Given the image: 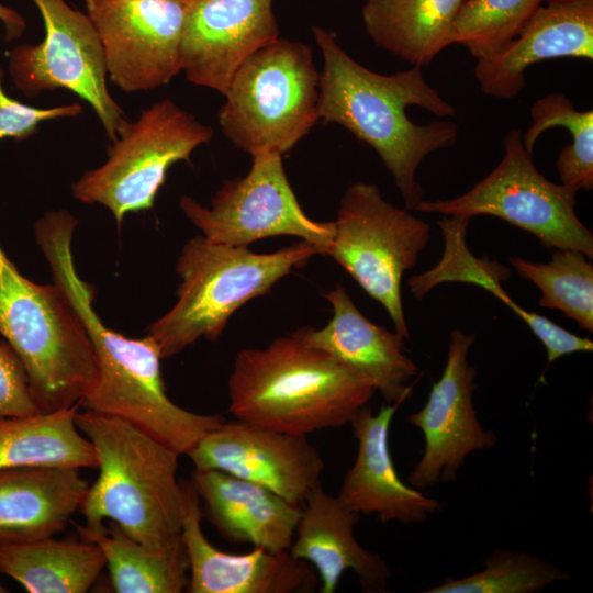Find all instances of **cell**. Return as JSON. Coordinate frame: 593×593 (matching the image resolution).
<instances>
[{
	"mask_svg": "<svg viewBox=\"0 0 593 593\" xmlns=\"http://www.w3.org/2000/svg\"><path fill=\"white\" fill-rule=\"evenodd\" d=\"M213 134L172 100H159L126 123L111 142L108 159L75 181L72 194L105 206L120 226L127 213L152 209L168 169L178 161L191 164L194 149Z\"/></svg>",
	"mask_w": 593,
	"mask_h": 593,
	"instance_id": "obj_8",
	"label": "cell"
},
{
	"mask_svg": "<svg viewBox=\"0 0 593 593\" xmlns=\"http://www.w3.org/2000/svg\"><path fill=\"white\" fill-rule=\"evenodd\" d=\"M334 224L328 256L384 307L394 331L409 338L402 279L428 245L430 225L394 206L376 184L363 181L346 189Z\"/></svg>",
	"mask_w": 593,
	"mask_h": 593,
	"instance_id": "obj_9",
	"label": "cell"
},
{
	"mask_svg": "<svg viewBox=\"0 0 593 593\" xmlns=\"http://www.w3.org/2000/svg\"><path fill=\"white\" fill-rule=\"evenodd\" d=\"M76 424L93 445L99 469L80 508L85 527L102 530L108 518L153 551L178 540L182 528L180 455L118 417L85 410L77 412Z\"/></svg>",
	"mask_w": 593,
	"mask_h": 593,
	"instance_id": "obj_3",
	"label": "cell"
},
{
	"mask_svg": "<svg viewBox=\"0 0 593 593\" xmlns=\"http://www.w3.org/2000/svg\"><path fill=\"white\" fill-rule=\"evenodd\" d=\"M569 573L547 560L524 551L496 548L484 567L462 578H447L425 593H537Z\"/></svg>",
	"mask_w": 593,
	"mask_h": 593,
	"instance_id": "obj_31",
	"label": "cell"
},
{
	"mask_svg": "<svg viewBox=\"0 0 593 593\" xmlns=\"http://www.w3.org/2000/svg\"><path fill=\"white\" fill-rule=\"evenodd\" d=\"M540 0H463L452 24L451 44L477 60L504 49L524 29Z\"/></svg>",
	"mask_w": 593,
	"mask_h": 593,
	"instance_id": "obj_32",
	"label": "cell"
},
{
	"mask_svg": "<svg viewBox=\"0 0 593 593\" xmlns=\"http://www.w3.org/2000/svg\"><path fill=\"white\" fill-rule=\"evenodd\" d=\"M575 249H552L547 262L510 257V262L524 279L540 291L541 307L558 310L578 326L593 332V264Z\"/></svg>",
	"mask_w": 593,
	"mask_h": 593,
	"instance_id": "obj_29",
	"label": "cell"
},
{
	"mask_svg": "<svg viewBox=\"0 0 593 593\" xmlns=\"http://www.w3.org/2000/svg\"><path fill=\"white\" fill-rule=\"evenodd\" d=\"M532 124L522 135L529 154L539 136L556 126L566 127L572 143L564 146L558 158L557 169L561 183L575 191L593 189V111L577 110L569 98L552 92L538 99L530 109Z\"/></svg>",
	"mask_w": 593,
	"mask_h": 593,
	"instance_id": "obj_30",
	"label": "cell"
},
{
	"mask_svg": "<svg viewBox=\"0 0 593 593\" xmlns=\"http://www.w3.org/2000/svg\"><path fill=\"white\" fill-rule=\"evenodd\" d=\"M0 334L27 374L40 412L79 404L98 379L93 344L61 289L35 283L0 246Z\"/></svg>",
	"mask_w": 593,
	"mask_h": 593,
	"instance_id": "obj_6",
	"label": "cell"
},
{
	"mask_svg": "<svg viewBox=\"0 0 593 593\" xmlns=\"http://www.w3.org/2000/svg\"><path fill=\"white\" fill-rule=\"evenodd\" d=\"M49 267L54 283L82 320L97 357L98 379L80 407L123 419L179 455H187L224 421L220 414L184 410L168 398L156 343L147 335L125 337L102 323L92 306V287L80 279L71 256H58Z\"/></svg>",
	"mask_w": 593,
	"mask_h": 593,
	"instance_id": "obj_4",
	"label": "cell"
},
{
	"mask_svg": "<svg viewBox=\"0 0 593 593\" xmlns=\"http://www.w3.org/2000/svg\"><path fill=\"white\" fill-rule=\"evenodd\" d=\"M463 0H366V33L381 49L424 67L451 45L454 20Z\"/></svg>",
	"mask_w": 593,
	"mask_h": 593,
	"instance_id": "obj_25",
	"label": "cell"
},
{
	"mask_svg": "<svg viewBox=\"0 0 593 593\" xmlns=\"http://www.w3.org/2000/svg\"><path fill=\"white\" fill-rule=\"evenodd\" d=\"M81 539L102 551L116 593H181L189 583V559L180 537L164 550L153 551L128 537L115 523L93 532L78 526Z\"/></svg>",
	"mask_w": 593,
	"mask_h": 593,
	"instance_id": "obj_28",
	"label": "cell"
},
{
	"mask_svg": "<svg viewBox=\"0 0 593 593\" xmlns=\"http://www.w3.org/2000/svg\"><path fill=\"white\" fill-rule=\"evenodd\" d=\"M79 407L0 419V469L97 468L94 447L76 424Z\"/></svg>",
	"mask_w": 593,
	"mask_h": 593,
	"instance_id": "obj_27",
	"label": "cell"
},
{
	"mask_svg": "<svg viewBox=\"0 0 593 593\" xmlns=\"http://www.w3.org/2000/svg\"><path fill=\"white\" fill-rule=\"evenodd\" d=\"M8 590L0 583V593H5Z\"/></svg>",
	"mask_w": 593,
	"mask_h": 593,
	"instance_id": "obj_36",
	"label": "cell"
},
{
	"mask_svg": "<svg viewBox=\"0 0 593 593\" xmlns=\"http://www.w3.org/2000/svg\"><path fill=\"white\" fill-rule=\"evenodd\" d=\"M318 86L311 47L279 36L234 74L219 111L221 131L251 157L282 156L318 122Z\"/></svg>",
	"mask_w": 593,
	"mask_h": 593,
	"instance_id": "obj_7",
	"label": "cell"
},
{
	"mask_svg": "<svg viewBox=\"0 0 593 593\" xmlns=\"http://www.w3.org/2000/svg\"><path fill=\"white\" fill-rule=\"evenodd\" d=\"M474 342V334L450 333L440 378L432 384L425 405L407 417L425 439L422 456L407 477L417 490L456 481L469 455L497 443V436L480 424L473 406L477 369L468 355Z\"/></svg>",
	"mask_w": 593,
	"mask_h": 593,
	"instance_id": "obj_14",
	"label": "cell"
},
{
	"mask_svg": "<svg viewBox=\"0 0 593 593\" xmlns=\"http://www.w3.org/2000/svg\"><path fill=\"white\" fill-rule=\"evenodd\" d=\"M0 23L4 27L7 42L18 40L22 36L26 27V22L16 10L0 2Z\"/></svg>",
	"mask_w": 593,
	"mask_h": 593,
	"instance_id": "obj_35",
	"label": "cell"
},
{
	"mask_svg": "<svg viewBox=\"0 0 593 593\" xmlns=\"http://www.w3.org/2000/svg\"><path fill=\"white\" fill-rule=\"evenodd\" d=\"M187 455L195 470L231 474L300 505L321 482L325 468L306 435L282 433L237 418L224 419Z\"/></svg>",
	"mask_w": 593,
	"mask_h": 593,
	"instance_id": "obj_15",
	"label": "cell"
},
{
	"mask_svg": "<svg viewBox=\"0 0 593 593\" xmlns=\"http://www.w3.org/2000/svg\"><path fill=\"white\" fill-rule=\"evenodd\" d=\"M191 481L203 503L202 515L225 540L289 550L302 512L300 504L217 470H195Z\"/></svg>",
	"mask_w": 593,
	"mask_h": 593,
	"instance_id": "obj_22",
	"label": "cell"
},
{
	"mask_svg": "<svg viewBox=\"0 0 593 593\" xmlns=\"http://www.w3.org/2000/svg\"><path fill=\"white\" fill-rule=\"evenodd\" d=\"M399 404H383L373 413L365 405L349 423L357 454L337 497L359 515H377L382 523L416 524L441 511V503L404 483L395 469L389 432Z\"/></svg>",
	"mask_w": 593,
	"mask_h": 593,
	"instance_id": "obj_19",
	"label": "cell"
},
{
	"mask_svg": "<svg viewBox=\"0 0 593 593\" xmlns=\"http://www.w3.org/2000/svg\"><path fill=\"white\" fill-rule=\"evenodd\" d=\"M40 412L32 395L27 374L15 351L0 343V419Z\"/></svg>",
	"mask_w": 593,
	"mask_h": 593,
	"instance_id": "obj_34",
	"label": "cell"
},
{
	"mask_svg": "<svg viewBox=\"0 0 593 593\" xmlns=\"http://www.w3.org/2000/svg\"><path fill=\"white\" fill-rule=\"evenodd\" d=\"M321 52L318 116L349 131L379 155L403 199L415 210L423 200L416 172L432 153L451 147L458 125L446 118L456 109L424 78L422 67L374 72L349 56L334 32L313 26Z\"/></svg>",
	"mask_w": 593,
	"mask_h": 593,
	"instance_id": "obj_1",
	"label": "cell"
},
{
	"mask_svg": "<svg viewBox=\"0 0 593 593\" xmlns=\"http://www.w3.org/2000/svg\"><path fill=\"white\" fill-rule=\"evenodd\" d=\"M104 567L101 549L85 539L0 544V572L30 593H86Z\"/></svg>",
	"mask_w": 593,
	"mask_h": 593,
	"instance_id": "obj_26",
	"label": "cell"
},
{
	"mask_svg": "<svg viewBox=\"0 0 593 593\" xmlns=\"http://www.w3.org/2000/svg\"><path fill=\"white\" fill-rule=\"evenodd\" d=\"M278 37L273 0H189L181 71L224 96L240 65Z\"/></svg>",
	"mask_w": 593,
	"mask_h": 593,
	"instance_id": "obj_16",
	"label": "cell"
},
{
	"mask_svg": "<svg viewBox=\"0 0 593 593\" xmlns=\"http://www.w3.org/2000/svg\"><path fill=\"white\" fill-rule=\"evenodd\" d=\"M181 537L189 559V593H311L318 578L307 562L288 550L261 547L230 553L214 547L202 527L201 501L192 481H181Z\"/></svg>",
	"mask_w": 593,
	"mask_h": 593,
	"instance_id": "obj_17",
	"label": "cell"
},
{
	"mask_svg": "<svg viewBox=\"0 0 593 593\" xmlns=\"http://www.w3.org/2000/svg\"><path fill=\"white\" fill-rule=\"evenodd\" d=\"M227 385L235 418L293 435L349 424L376 393L369 380L292 335L239 350Z\"/></svg>",
	"mask_w": 593,
	"mask_h": 593,
	"instance_id": "obj_2",
	"label": "cell"
},
{
	"mask_svg": "<svg viewBox=\"0 0 593 593\" xmlns=\"http://www.w3.org/2000/svg\"><path fill=\"white\" fill-rule=\"evenodd\" d=\"M563 57L593 59V0L540 3L504 49L477 61L474 77L483 93L512 99L525 87L527 68Z\"/></svg>",
	"mask_w": 593,
	"mask_h": 593,
	"instance_id": "obj_20",
	"label": "cell"
},
{
	"mask_svg": "<svg viewBox=\"0 0 593 593\" xmlns=\"http://www.w3.org/2000/svg\"><path fill=\"white\" fill-rule=\"evenodd\" d=\"M522 132L503 138L504 156L470 190L446 200H422L415 211L472 219L491 215L522 228L552 249H575L593 258V235L575 213L574 189L548 180L523 145Z\"/></svg>",
	"mask_w": 593,
	"mask_h": 593,
	"instance_id": "obj_10",
	"label": "cell"
},
{
	"mask_svg": "<svg viewBox=\"0 0 593 593\" xmlns=\"http://www.w3.org/2000/svg\"><path fill=\"white\" fill-rule=\"evenodd\" d=\"M3 71L0 67V139H25L31 137L41 123L82 113L81 104L75 102L52 108H36L9 97L3 89Z\"/></svg>",
	"mask_w": 593,
	"mask_h": 593,
	"instance_id": "obj_33",
	"label": "cell"
},
{
	"mask_svg": "<svg viewBox=\"0 0 593 593\" xmlns=\"http://www.w3.org/2000/svg\"><path fill=\"white\" fill-rule=\"evenodd\" d=\"M244 177L225 180L204 206L183 195V214L213 243L247 247L275 236H294L328 255L335 224L317 222L302 210L284 171L282 156L265 153L253 156Z\"/></svg>",
	"mask_w": 593,
	"mask_h": 593,
	"instance_id": "obj_12",
	"label": "cell"
},
{
	"mask_svg": "<svg viewBox=\"0 0 593 593\" xmlns=\"http://www.w3.org/2000/svg\"><path fill=\"white\" fill-rule=\"evenodd\" d=\"M89 486L77 468L0 469V544L60 533L80 511Z\"/></svg>",
	"mask_w": 593,
	"mask_h": 593,
	"instance_id": "obj_24",
	"label": "cell"
},
{
	"mask_svg": "<svg viewBox=\"0 0 593 593\" xmlns=\"http://www.w3.org/2000/svg\"><path fill=\"white\" fill-rule=\"evenodd\" d=\"M470 220L461 215H443L437 221L445 242L443 257L433 268L409 279L412 295L417 300L423 299L445 282L474 284L501 300L525 322L547 351L546 368L563 356L586 351L590 346L586 337L578 336L512 300L502 287L511 270L496 260L475 257L468 248L466 235Z\"/></svg>",
	"mask_w": 593,
	"mask_h": 593,
	"instance_id": "obj_23",
	"label": "cell"
},
{
	"mask_svg": "<svg viewBox=\"0 0 593 593\" xmlns=\"http://www.w3.org/2000/svg\"><path fill=\"white\" fill-rule=\"evenodd\" d=\"M303 503L288 551L312 566L318 578V591L334 593L343 574L353 571L363 592H387L391 578L388 563L355 537L360 515L345 506L337 495L327 493L321 482Z\"/></svg>",
	"mask_w": 593,
	"mask_h": 593,
	"instance_id": "obj_21",
	"label": "cell"
},
{
	"mask_svg": "<svg viewBox=\"0 0 593 593\" xmlns=\"http://www.w3.org/2000/svg\"><path fill=\"white\" fill-rule=\"evenodd\" d=\"M318 249L301 240L273 253L213 243L203 235L182 248L176 270L181 278L175 305L147 327L163 359L199 338L215 342L230 317L248 301L269 293L292 269L303 267Z\"/></svg>",
	"mask_w": 593,
	"mask_h": 593,
	"instance_id": "obj_5",
	"label": "cell"
},
{
	"mask_svg": "<svg viewBox=\"0 0 593 593\" xmlns=\"http://www.w3.org/2000/svg\"><path fill=\"white\" fill-rule=\"evenodd\" d=\"M189 0H85L109 80L125 93L168 85L181 72Z\"/></svg>",
	"mask_w": 593,
	"mask_h": 593,
	"instance_id": "obj_13",
	"label": "cell"
},
{
	"mask_svg": "<svg viewBox=\"0 0 593 593\" xmlns=\"http://www.w3.org/2000/svg\"><path fill=\"white\" fill-rule=\"evenodd\" d=\"M550 1H564V0H540V2H550Z\"/></svg>",
	"mask_w": 593,
	"mask_h": 593,
	"instance_id": "obj_37",
	"label": "cell"
},
{
	"mask_svg": "<svg viewBox=\"0 0 593 593\" xmlns=\"http://www.w3.org/2000/svg\"><path fill=\"white\" fill-rule=\"evenodd\" d=\"M40 11L45 36L38 44H19L9 53L13 85L27 98L66 89L96 112L108 138L114 142L128 122L107 86L102 44L87 13L65 0H32Z\"/></svg>",
	"mask_w": 593,
	"mask_h": 593,
	"instance_id": "obj_11",
	"label": "cell"
},
{
	"mask_svg": "<svg viewBox=\"0 0 593 593\" xmlns=\"http://www.w3.org/2000/svg\"><path fill=\"white\" fill-rule=\"evenodd\" d=\"M332 318L323 328L303 326L291 335L369 380L387 404H403L419 369L406 354L404 337L378 325L356 306L340 283L323 293Z\"/></svg>",
	"mask_w": 593,
	"mask_h": 593,
	"instance_id": "obj_18",
	"label": "cell"
}]
</instances>
